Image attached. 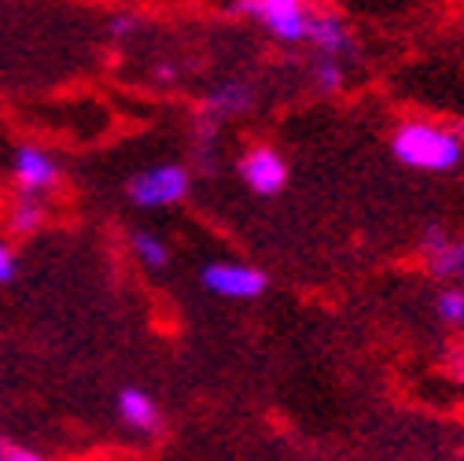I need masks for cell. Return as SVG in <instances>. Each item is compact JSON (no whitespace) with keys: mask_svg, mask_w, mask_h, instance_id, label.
I'll use <instances>...</instances> for the list:
<instances>
[{"mask_svg":"<svg viewBox=\"0 0 464 461\" xmlns=\"http://www.w3.org/2000/svg\"><path fill=\"white\" fill-rule=\"evenodd\" d=\"M460 152H464L460 137L439 126L410 123L394 133V159L413 170H453L460 162Z\"/></svg>","mask_w":464,"mask_h":461,"instance_id":"obj_1","label":"cell"},{"mask_svg":"<svg viewBox=\"0 0 464 461\" xmlns=\"http://www.w3.org/2000/svg\"><path fill=\"white\" fill-rule=\"evenodd\" d=\"M126 192L144 211L173 207V203H181L185 192H188V170L185 166H151V170H144V174L130 178Z\"/></svg>","mask_w":464,"mask_h":461,"instance_id":"obj_2","label":"cell"},{"mask_svg":"<svg viewBox=\"0 0 464 461\" xmlns=\"http://www.w3.org/2000/svg\"><path fill=\"white\" fill-rule=\"evenodd\" d=\"M237 12L262 19L266 30L284 41H303L310 30V15L303 8V0H237Z\"/></svg>","mask_w":464,"mask_h":461,"instance_id":"obj_3","label":"cell"},{"mask_svg":"<svg viewBox=\"0 0 464 461\" xmlns=\"http://www.w3.org/2000/svg\"><path fill=\"white\" fill-rule=\"evenodd\" d=\"M203 284L214 296H225V299H258L269 280H266V273H258L255 266H244V262H210L203 270Z\"/></svg>","mask_w":464,"mask_h":461,"instance_id":"obj_4","label":"cell"},{"mask_svg":"<svg viewBox=\"0 0 464 461\" xmlns=\"http://www.w3.org/2000/svg\"><path fill=\"white\" fill-rule=\"evenodd\" d=\"M12 174H15L19 189L34 196V192H44L60 181V162H55L48 152H41L37 144H23L12 159Z\"/></svg>","mask_w":464,"mask_h":461,"instance_id":"obj_5","label":"cell"},{"mask_svg":"<svg viewBox=\"0 0 464 461\" xmlns=\"http://www.w3.org/2000/svg\"><path fill=\"white\" fill-rule=\"evenodd\" d=\"M240 174H244L247 189L258 192V196H276V192L287 185V166H284V159H280L276 152H269V148H255V152L244 159Z\"/></svg>","mask_w":464,"mask_h":461,"instance_id":"obj_6","label":"cell"},{"mask_svg":"<svg viewBox=\"0 0 464 461\" xmlns=\"http://www.w3.org/2000/svg\"><path fill=\"white\" fill-rule=\"evenodd\" d=\"M119 417H122L130 428L144 432V436L159 432V407L151 402V395H144V391H137V387L119 391Z\"/></svg>","mask_w":464,"mask_h":461,"instance_id":"obj_7","label":"cell"},{"mask_svg":"<svg viewBox=\"0 0 464 461\" xmlns=\"http://www.w3.org/2000/svg\"><path fill=\"white\" fill-rule=\"evenodd\" d=\"M306 41H314L324 55L335 60V55H343L346 48H351V30H346V23L335 19V15H317V19H310Z\"/></svg>","mask_w":464,"mask_h":461,"instance_id":"obj_8","label":"cell"},{"mask_svg":"<svg viewBox=\"0 0 464 461\" xmlns=\"http://www.w3.org/2000/svg\"><path fill=\"white\" fill-rule=\"evenodd\" d=\"M247 107H251V93L244 85H221L207 100V111L210 114H232V111H247Z\"/></svg>","mask_w":464,"mask_h":461,"instance_id":"obj_9","label":"cell"},{"mask_svg":"<svg viewBox=\"0 0 464 461\" xmlns=\"http://www.w3.org/2000/svg\"><path fill=\"white\" fill-rule=\"evenodd\" d=\"M133 251H137L140 266H148V270H162L169 262V248L155 233H133Z\"/></svg>","mask_w":464,"mask_h":461,"instance_id":"obj_10","label":"cell"},{"mask_svg":"<svg viewBox=\"0 0 464 461\" xmlns=\"http://www.w3.org/2000/svg\"><path fill=\"white\" fill-rule=\"evenodd\" d=\"M41 221H44V207L37 200H23L15 207V214H12V229H15V233H34Z\"/></svg>","mask_w":464,"mask_h":461,"instance_id":"obj_11","label":"cell"},{"mask_svg":"<svg viewBox=\"0 0 464 461\" xmlns=\"http://www.w3.org/2000/svg\"><path fill=\"white\" fill-rule=\"evenodd\" d=\"M439 318L450 321V325H464V292L460 288H450V292L439 296Z\"/></svg>","mask_w":464,"mask_h":461,"instance_id":"obj_12","label":"cell"},{"mask_svg":"<svg viewBox=\"0 0 464 461\" xmlns=\"http://www.w3.org/2000/svg\"><path fill=\"white\" fill-rule=\"evenodd\" d=\"M317 85L324 93H335L343 85V71H339V64H332V55H328L324 64H317Z\"/></svg>","mask_w":464,"mask_h":461,"instance_id":"obj_13","label":"cell"},{"mask_svg":"<svg viewBox=\"0 0 464 461\" xmlns=\"http://www.w3.org/2000/svg\"><path fill=\"white\" fill-rule=\"evenodd\" d=\"M0 461H37V450H26L12 439H0Z\"/></svg>","mask_w":464,"mask_h":461,"instance_id":"obj_14","label":"cell"},{"mask_svg":"<svg viewBox=\"0 0 464 461\" xmlns=\"http://www.w3.org/2000/svg\"><path fill=\"white\" fill-rule=\"evenodd\" d=\"M12 277H15V255L5 240H0V284H8Z\"/></svg>","mask_w":464,"mask_h":461,"instance_id":"obj_15","label":"cell"},{"mask_svg":"<svg viewBox=\"0 0 464 461\" xmlns=\"http://www.w3.org/2000/svg\"><path fill=\"white\" fill-rule=\"evenodd\" d=\"M111 26H114V34H119V37H122V34H130V26H133V19H114Z\"/></svg>","mask_w":464,"mask_h":461,"instance_id":"obj_16","label":"cell"},{"mask_svg":"<svg viewBox=\"0 0 464 461\" xmlns=\"http://www.w3.org/2000/svg\"><path fill=\"white\" fill-rule=\"evenodd\" d=\"M155 78H159V82H166V78H173V67H159V71H155Z\"/></svg>","mask_w":464,"mask_h":461,"instance_id":"obj_17","label":"cell"}]
</instances>
